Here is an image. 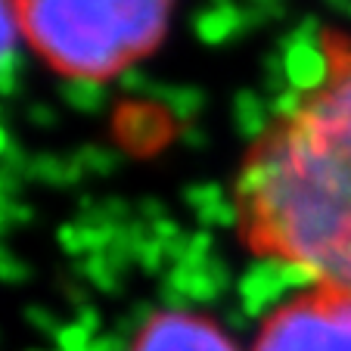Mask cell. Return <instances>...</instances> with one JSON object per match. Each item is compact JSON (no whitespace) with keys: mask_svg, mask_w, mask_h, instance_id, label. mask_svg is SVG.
Instances as JSON below:
<instances>
[{"mask_svg":"<svg viewBox=\"0 0 351 351\" xmlns=\"http://www.w3.org/2000/svg\"><path fill=\"white\" fill-rule=\"evenodd\" d=\"M233 208L255 258L351 289V162L289 103L261 125L243 156Z\"/></svg>","mask_w":351,"mask_h":351,"instance_id":"obj_1","label":"cell"},{"mask_svg":"<svg viewBox=\"0 0 351 351\" xmlns=\"http://www.w3.org/2000/svg\"><path fill=\"white\" fill-rule=\"evenodd\" d=\"M174 0H13L25 44L72 81H106L153 53Z\"/></svg>","mask_w":351,"mask_h":351,"instance_id":"obj_2","label":"cell"},{"mask_svg":"<svg viewBox=\"0 0 351 351\" xmlns=\"http://www.w3.org/2000/svg\"><path fill=\"white\" fill-rule=\"evenodd\" d=\"M249 351H351V289L308 283L261 317Z\"/></svg>","mask_w":351,"mask_h":351,"instance_id":"obj_3","label":"cell"},{"mask_svg":"<svg viewBox=\"0 0 351 351\" xmlns=\"http://www.w3.org/2000/svg\"><path fill=\"white\" fill-rule=\"evenodd\" d=\"M286 103L351 162V34L320 32L311 47V69Z\"/></svg>","mask_w":351,"mask_h":351,"instance_id":"obj_4","label":"cell"},{"mask_svg":"<svg viewBox=\"0 0 351 351\" xmlns=\"http://www.w3.org/2000/svg\"><path fill=\"white\" fill-rule=\"evenodd\" d=\"M128 351H239L221 324L208 314L168 308L146 317Z\"/></svg>","mask_w":351,"mask_h":351,"instance_id":"obj_5","label":"cell"},{"mask_svg":"<svg viewBox=\"0 0 351 351\" xmlns=\"http://www.w3.org/2000/svg\"><path fill=\"white\" fill-rule=\"evenodd\" d=\"M16 32H19V25H16L13 0H0V62L7 60L10 47H13Z\"/></svg>","mask_w":351,"mask_h":351,"instance_id":"obj_6","label":"cell"}]
</instances>
